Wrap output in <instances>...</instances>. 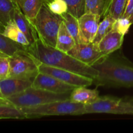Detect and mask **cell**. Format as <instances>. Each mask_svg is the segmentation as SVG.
Wrapping results in <instances>:
<instances>
[{
  "label": "cell",
  "instance_id": "obj_1",
  "mask_svg": "<svg viewBox=\"0 0 133 133\" xmlns=\"http://www.w3.org/2000/svg\"><path fill=\"white\" fill-rule=\"evenodd\" d=\"M27 51L41 63L71 71L93 79L99 75V71L94 67L83 63L68 53L44 44L40 38L28 47Z\"/></svg>",
  "mask_w": 133,
  "mask_h": 133
},
{
  "label": "cell",
  "instance_id": "obj_2",
  "mask_svg": "<svg viewBox=\"0 0 133 133\" xmlns=\"http://www.w3.org/2000/svg\"><path fill=\"white\" fill-rule=\"evenodd\" d=\"M92 67L99 71L94 84L109 87H133V66L109 56L95 63Z\"/></svg>",
  "mask_w": 133,
  "mask_h": 133
},
{
  "label": "cell",
  "instance_id": "obj_3",
  "mask_svg": "<svg viewBox=\"0 0 133 133\" xmlns=\"http://www.w3.org/2000/svg\"><path fill=\"white\" fill-rule=\"evenodd\" d=\"M62 22V16L52 12L44 3L32 23L39 38L44 44L56 48L57 35Z\"/></svg>",
  "mask_w": 133,
  "mask_h": 133
},
{
  "label": "cell",
  "instance_id": "obj_4",
  "mask_svg": "<svg viewBox=\"0 0 133 133\" xmlns=\"http://www.w3.org/2000/svg\"><path fill=\"white\" fill-rule=\"evenodd\" d=\"M71 92L57 94L35 88L32 86L25 90L6 99L19 109H23L55 101L70 99Z\"/></svg>",
  "mask_w": 133,
  "mask_h": 133
},
{
  "label": "cell",
  "instance_id": "obj_5",
  "mask_svg": "<svg viewBox=\"0 0 133 133\" xmlns=\"http://www.w3.org/2000/svg\"><path fill=\"white\" fill-rule=\"evenodd\" d=\"M20 109L27 114V118L48 116H77L86 114L85 105L75 103L70 99L55 101Z\"/></svg>",
  "mask_w": 133,
  "mask_h": 133
},
{
  "label": "cell",
  "instance_id": "obj_6",
  "mask_svg": "<svg viewBox=\"0 0 133 133\" xmlns=\"http://www.w3.org/2000/svg\"><path fill=\"white\" fill-rule=\"evenodd\" d=\"M9 78L32 80L38 74L40 62L28 51H21L9 57Z\"/></svg>",
  "mask_w": 133,
  "mask_h": 133
},
{
  "label": "cell",
  "instance_id": "obj_7",
  "mask_svg": "<svg viewBox=\"0 0 133 133\" xmlns=\"http://www.w3.org/2000/svg\"><path fill=\"white\" fill-rule=\"evenodd\" d=\"M86 114L107 113L133 115V102L112 96H101L94 102L85 105Z\"/></svg>",
  "mask_w": 133,
  "mask_h": 133
},
{
  "label": "cell",
  "instance_id": "obj_8",
  "mask_svg": "<svg viewBox=\"0 0 133 133\" xmlns=\"http://www.w3.org/2000/svg\"><path fill=\"white\" fill-rule=\"evenodd\" d=\"M38 68L40 72L51 75L66 84L75 87H87L94 84V79L92 78L64 69L54 67L41 62L39 64Z\"/></svg>",
  "mask_w": 133,
  "mask_h": 133
},
{
  "label": "cell",
  "instance_id": "obj_9",
  "mask_svg": "<svg viewBox=\"0 0 133 133\" xmlns=\"http://www.w3.org/2000/svg\"><path fill=\"white\" fill-rule=\"evenodd\" d=\"M70 55L83 63L92 66L105 57L95 44H77L68 52Z\"/></svg>",
  "mask_w": 133,
  "mask_h": 133
},
{
  "label": "cell",
  "instance_id": "obj_10",
  "mask_svg": "<svg viewBox=\"0 0 133 133\" xmlns=\"http://www.w3.org/2000/svg\"><path fill=\"white\" fill-rule=\"evenodd\" d=\"M32 87L57 94L71 92L75 87L66 84L48 74L39 72L32 81Z\"/></svg>",
  "mask_w": 133,
  "mask_h": 133
},
{
  "label": "cell",
  "instance_id": "obj_11",
  "mask_svg": "<svg viewBox=\"0 0 133 133\" xmlns=\"http://www.w3.org/2000/svg\"><path fill=\"white\" fill-rule=\"evenodd\" d=\"M101 17L98 14L84 13L78 18L83 44H89L94 42L97 34Z\"/></svg>",
  "mask_w": 133,
  "mask_h": 133
},
{
  "label": "cell",
  "instance_id": "obj_12",
  "mask_svg": "<svg viewBox=\"0 0 133 133\" xmlns=\"http://www.w3.org/2000/svg\"><path fill=\"white\" fill-rule=\"evenodd\" d=\"M32 86V80L6 78L0 81V97L9 98Z\"/></svg>",
  "mask_w": 133,
  "mask_h": 133
},
{
  "label": "cell",
  "instance_id": "obj_13",
  "mask_svg": "<svg viewBox=\"0 0 133 133\" xmlns=\"http://www.w3.org/2000/svg\"><path fill=\"white\" fill-rule=\"evenodd\" d=\"M123 39L124 35L117 30L112 29L101 39L97 44V46L100 51L105 57H108L122 47Z\"/></svg>",
  "mask_w": 133,
  "mask_h": 133
},
{
  "label": "cell",
  "instance_id": "obj_14",
  "mask_svg": "<svg viewBox=\"0 0 133 133\" xmlns=\"http://www.w3.org/2000/svg\"><path fill=\"white\" fill-rule=\"evenodd\" d=\"M13 21L15 22L19 30L24 33L29 41L31 45L39 38L37 32L31 21L29 20L27 16L22 12L17 3L14 10Z\"/></svg>",
  "mask_w": 133,
  "mask_h": 133
},
{
  "label": "cell",
  "instance_id": "obj_15",
  "mask_svg": "<svg viewBox=\"0 0 133 133\" xmlns=\"http://www.w3.org/2000/svg\"><path fill=\"white\" fill-rule=\"evenodd\" d=\"M99 94L97 89H88L86 87H75L70 94V100L75 103L88 105L99 97Z\"/></svg>",
  "mask_w": 133,
  "mask_h": 133
},
{
  "label": "cell",
  "instance_id": "obj_16",
  "mask_svg": "<svg viewBox=\"0 0 133 133\" xmlns=\"http://www.w3.org/2000/svg\"><path fill=\"white\" fill-rule=\"evenodd\" d=\"M0 118L1 119H25L27 115L7 99L0 97Z\"/></svg>",
  "mask_w": 133,
  "mask_h": 133
},
{
  "label": "cell",
  "instance_id": "obj_17",
  "mask_svg": "<svg viewBox=\"0 0 133 133\" xmlns=\"http://www.w3.org/2000/svg\"><path fill=\"white\" fill-rule=\"evenodd\" d=\"M76 44L75 39L66 28L63 21L61 23L57 35L56 48L64 53H68Z\"/></svg>",
  "mask_w": 133,
  "mask_h": 133
},
{
  "label": "cell",
  "instance_id": "obj_18",
  "mask_svg": "<svg viewBox=\"0 0 133 133\" xmlns=\"http://www.w3.org/2000/svg\"><path fill=\"white\" fill-rule=\"evenodd\" d=\"M28 47L0 34V54L10 57L21 51H27Z\"/></svg>",
  "mask_w": 133,
  "mask_h": 133
},
{
  "label": "cell",
  "instance_id": "obj_19",
  "mask_svg": "<svg viewBox=\"0 0 133 133\" xmlns=\"http://www.w3.org/2000/svg\"><path fill=\"white\" fill-rule=\"evenodd\" d=\"M48 0H15L22 12L31 22L37 15L40 8Z\"/></svg>",
  "mask_w": 133,
  "mask_h": 133
},
{
  "label": "cell",
  "instance_id": "obj_20",
  "mask_svg": "<svg viewBox=\"0 0 133 133\" xmlns=\"http://www.w3.org/2000/svg\"><path fill=\"white\" fill-rule=\"evenodd\" d=\"M0 34H2L6 37L29 47L31 44L27 38L22 31L19 30L14 21H12L5 27H1Z\"/></svg>",
  "mask_w": 133,
  "mask_h": 133
},
{
  "label": "cell",
  "instance_id": "obj_21",
  "mask_svg": "<svg viewBox=\"0 0 133 133\" xmlns=\"http://www.w3.org/2000/svg\"><path fill=\"white\" fill-rule=\"evenodd\" d=\"M16 2L15 0H0V25L1 27L13 21Z\"/></svg>",
  "mask_w": 133,
  "mask_h": 133
},
{
  "label": "cell",
  "instance_id": "obj_22",
  "mask_svg": "<svg viewBox=\"0 0 133 133\" xmlns=\"http://www.w3.org/2000/svg\"><path fill=\"white\" fill-rule=\"evenodd\" d=\"M61 16L63 18L64 23H65L66 28L68 29L71 36L74 38L76 44H83V41L81 36L78 18L73 16L68 12Z\"/></svg>",
  "mask_w": 133,
  "mask_h": 133
},
{
  "label": "cell",
  "instance_id": "obj_23",
  "mask_svg": "<svg viewBox=\"0 0 133 133\" xmlns=\"http://www.w3.org/2000/svg\"><path fill=\"white\" fill-rule=\"evenodd\" d=\"M127 0H107L105 11L102 17L110 15L115 19L123 16Z\"/></svg>",
  "mask_w": 133,
  "mask_h": 133
},
{
  "label": "cell",
  "instance_id": "obj_24",
  "mask_svg": "<svg viewBox=\"0 0 133 133\" xmlns=\"http://www.w3.org/2000/svg\"><path fill=\"white\" fill-rule=\"evenodd\" d=\"M116 20V19L110 15H107L104 17L103 21L100 22L99 25L96 38L93 42L94 44L97 45L101 39L112 29Z\"/></svg>",
  "mask_w": 133,
  "mask_h": 133
},
{
  "label": "cell",
  "instance_id": "obj_25",
  "mask_svg": "<svg viewBox=\"0 0 133 133\" xmlns=\"http://www.w3.org/2000/svg\"><path fill=\"white\" fill-rule=\"evenodd\" d=\"M106 3L107 0H85L84 13L98 14L102 17Z\"/></svg>",
  "mask_w": 133,
  "mask_h": 133
},
{
  "label": "cell",
  "instance_id": "obj_26",
  "mask_svg": "<svg viewBox=\"0 0 133 133\" xmlns=\"http://www.w3.org/2000/svg\"><path fill=\"white\" fill-rule=\"evenodd\" d=\"M68 5V12L77 18L84 13L85 0H64Z\"/></svg>",
  "mask_w": 133,
  "mask_h": 133
},
{
  "label": "cell",
  "instance_id": "obj_27",
  "mask_svg": "<svg viewBox=\"0 0 133 133\" xmlns=\"http://www.w3.org/2000/svg\"><path fill=\"white\" fill-rule=\"evenodd\" d=\"M45 4L54 14L61 16L68 12V5L64 0H48Z\"/></svg>",
  "mask_w": 133,
  "mask_h": 133
},
{
  "label": "cell",
  "instance_id": "obj_28",
  "mask_svg": "<svg viewBox=\"0 0 133 133\" xmlns=\"http://www.w3.org/2000/svg\"><path fill=\"white\" fill-rule=\"evenodd\" d=\"M132 23V22L129 18L122 16L116 20L113 29L117 30L118 32L125 36L128 32Z\"/></svg>",
  "mask_w": 133,
  "mask_h": 133
},
{
  "label": "cell",
  "instance_id": "obj_29",
  "mask_svg": "<svg viewBox=\"0 0 133 133\" xmlns=\"http://www.w3.org/2000/svg\"><path fill=\"white\" fill-rule=\"evenodd\" d=\"M10 71L9 57L0 54V81L6 79L9 77Z\"/></svg>",
  "mask_w": 133,
  "mask_h": 133
},
{
  "label": "cell",
  "instance_id": "obj_30",
  "mask_svg": "<svg viewBox=\"0 0 133 133\" xmlns=\"http://www.w3.org/2000/svg\"><path fill=\"white\" fill-rule=\"evenodd\" d=\"M122 16L129 18L133 23V0H127L125 9Z\"/></svg>",
  "mask_w": 133,
  "mask_h": 133
}]
</instances>
